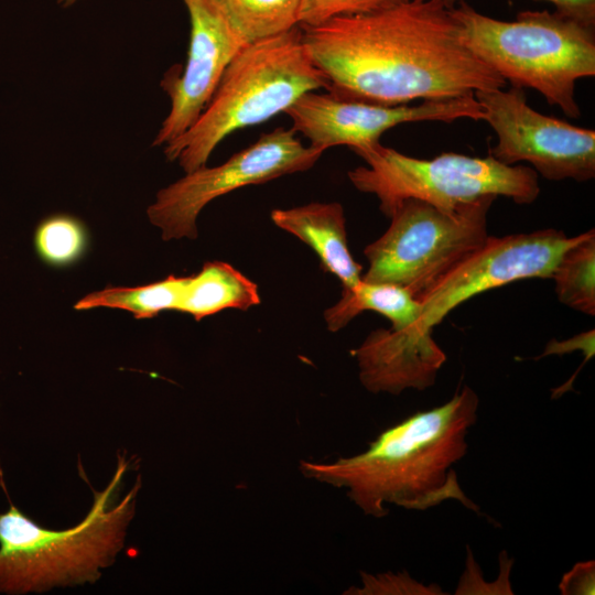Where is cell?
I'll use <instances>...</instances> for the list:
<instances>
[{"label":"cell","mask_w":595,"mask_h":595,"mask_svg":"<svg viewBox=\"0 0 595 595\" xmlns=\"http://www.w3.org/2000/svg\"><path fill=\"white\" fill-rule=\"evenodd\" d=\"M451 6L408 0L300 28L328 93L342 98L396 106L504 88L507 82L462 42Z\"/></svg>","instance_id":"obj_1"},{"label":"cell","mask_w":595,"mask_h":595,"mask_svg":"<svg viewBox=\"0 0 595 595\" xmlns=\"http://www.w3.org/2000/svg\"><path fill=\"white\" fill-rule=\"evenodd\" d=\"M479 399L468 386L446 403L416 412L382 431L366 451L334 462L301 461L311 479L345 488L365 515L385 517V504L426 510L458 500L478 512L452 468L467 453L466 436L477 421Z\"/></svg>","instance_id":"obj_2"},{"label":"cell","mask_w":595,"mask_h":595,"mask_svg":"<svg viewBox=\"0 0 595 595\" xmlns=\"http://www.w3.org/2000/svg\"><path fill=\"white\" fill-rule=\"evenodd\" d=\"M578 237L554 228L488 236L479 249L418 298L420 315L410 327L379 328L356 348L365 374L392 393L432 387L446 361L432 337L433 328L456 306L483 292L523 279H551L560 257Z\"/></svg>","instance_id":"obj_3"},{"label":"cell","mask_w":595,"mask_h":595,"mask_svg":"<svg viewBox=\"0 0 595 595\" xmlns=\"http://www.w3.org/2000/svg\"><path fill=\"white\" fill-rule=\"evenodd\" d=\"M128 467L129 462L118 456L108 486L95 491L83 521L66 530L42 528L10 504L9 510L0 513V592L25 594L95 583L122 549L136 512L140 477L115 504Z\"/></svg>","instance_id":"obj_4"},{"label":"cell","mask_w":595,"mask_h":595,"mask_svg":"<svg viewBox=\"0 0 595 595\" xmlns=\"http://www.w3.org/2000/svg\"><path fill=\"white\" fill-rule=\"evenodd\" d=\"M327 87L299 25L249 42L226 68L195 123L165 144L164 154L190 173L206 165L214 149L234 131L264 122L302 95Z\"/></svg>","instance_id":"obj_5"},{"label":"cell","mask_w":595,"mask_h":595,"mask_svg":"<svg viewBox=\"0 0 595 595\" xmlns=\"http://www.w3.org/2000/svg\"><path fill=\"white\" fill-rule=\"evenodd\" d=\"M462 42L513 86L529 87L578 118L577 80L595 75V34L558 11L526 10L505 21L476 11L459 0L451 6Z\"/></svg>","instance_id":"obj_6"},{"label":"cell","mask_w":595,"mask_h":595,"mask_svg":"<svg viewBox=\"0 0 595 595\" xmlns=\"http://www.w3.org/2000/svg\"><path fill=\"white\" fill-rule=\"evenodd\" d=\"M366 165L348 172L351 184L375 195L379 208L390 216L404 199L415 198L442 210L484 196H502L530 204L540 194L538 173L527 165H507L491 155L442 153L433 159L405 155L381 143L356 153Z\"/></svg>","instance_id":"obj_7"},{"label":"cell","mask_w":595,"mask_h":595,"mask_svg":"<svg viewBox=\"0 0 595 595\" xmlns=\"http://www.w3.org/2000/svg\"><path fill=\"white\" fill-rule=\"evenodd\" d=\"M496 198L484 196L453 212L415 198L402 201L386 232L365 248L369 268L361 280L397 284L420 298L484 245Z\"/></svg>","instance_id":"obj_8"},{"label":"cell","mask_w":595,"mask_h":595,"mask_svg":"<svg viewBox=\"0 0 595 595\" xmlns=\"http://www.w3.org/2000/svg\"><path fill=\"white\" fill-rule=\"evenodd\" d=\"M322 150L304 145L293 128L278 127L214 167L186 173L156 194L147 213L164 240L197 236L196 218L215 198L244 186L262 184L311 169Z\"/></svg>","instance_id":"obj_9"},{"label":"cell","mask_w":595,"mask_h":595,"mask_svg":"<svg viewBox=\"0 0 595 595\" xmlns=\"http://www.w3.org/2000/svg\"><path fill=\"white\" fill-rule=\"evenodd\" d=\"M504 88L474 94L483 109V120L497 136L489 155L507 165L528 162L550 181L593 180L595 130L534 110L521 87Z\"/></svg>","instance_id":"obj_10"},{"label":"cell","mask_w":595,"mask_h":595,"mask_svg":"<svg viewBox=\"0 0 595 595\" xmlns=\"http://www.w3.org/2000/svg\"><path fill=\"white\" fill-rule=\"evenodd\" d=\"M284 112L291 118L295 132L309 140V145L323 152L346 145L355 153L377 145L386 131L401 123H448L459 119L483 120L484 116L474 95L387 106L316 90L302 95Z\"/></svg>","instance_id":"obj_11"},{"label":"cell","mask_w":595,"mask_h":595,"mask_svg":"<svg viewBox=\"0 0 595 595\" xmlns=\"http://www.w3.org/2000/svg\"><path fill=\"white\" fill-rule=\"evenodd\" d=\"M191 24L187 58L181 74H165L161 86L171 102L153 145L186 132L213 97L226 68L249 43L221 0H183Z\"/></svg>","instance_id":"obj_12"},{"label":"cell","mask_w":595,"mask_h":595,"mask_svg":"<svg viewBox=\"0 0 595 595\" xmlns=\"http://www.w3.org/2000/svg\"><path fill=\"white\" fill-rule=\"evenodd\" d=\"M271 219L275 226L309 245L323 268L338 278L343 289H350L361 281L363 267L348 249L344 209L339 203L273 209Z\"/></svg>","instance_id":"obj_13"},{"label":"cell","mask_w":595,"mask_h":595,"mask_svg":"<svg viewBox=\"0 0 595 595\" xmlns=\"http://www.w3.org/2000/svg\"><path fill=\"white\" fill-rule=\"evenodd\" d=\"M259 303L255 282L229 263L213 261L206 262L198 273L185 277L176 311L199 321L225 309L246 311Z\"/></svg>","instance_id":"obj_14"},{"label":"cell","mask_w":595,"mask_h":595,"mask_svg":"<svg viewBox=\"0 0 595 595\" xmlns=\"http://www.w3.org/2000/svg\"><path fill=\"white\" fill-rule=\"evenodd\" d=\"M421 305L408 290L392 283L360 281L343 289L339 301L324 312L327 328L337 332L364 311H374L387 317L393 331L410 327L420 315Z\"/></svg>","instance_id":"obj_15"},{"label":"cell","mask_w":595,"mask_h":595,"mask_svg":"<svg viewBox=\"0 0 595 595\" xmlns=\"http://www.w3.org/2000/svg\"><path fill=\"white\" fill-rule=\"evenodd\" d=\"M551 279L559 301L589 316L595 315V230L578 239L560 257Z\"/></svg>","instance_id":"obj_16"},{"label":"cell","mask_w":595,"mask_h":595,"mask_svg":"<svg viewBox=\"0 0 595 595\" xmlns=\"http://www.w3.org/2000/svg\"><path fill=\"white\" fill-rule=\"evenodd\" d=\"M185 277L167 278L134 288H106L93 292L76 304V310L111 307L128 311L137 318H150L166 310H177Z\"/></svg>","instance_id":"obj_17"},{"label":"cell","mask_w":595,"mask_h":595,"mask_svg":"<svg viewBox=\"0 0 595 595\" xmlns=\"http://www.w3.org/2000/svg\"><path fill=\"white\" fill-rule=\"evenodd\" d=\"M249 42L298 25L301 0H221Z\"/></svg>","instance_id":"obj_18"},{"label":"cell","mask_w":595,"mask_h":595,"mask_svg":"<svg viewBox=\"0 0 595 595\" xmlns=\"http://www.w3.org/2000/svg\"><path fill=\"white\" fill-rule=\"evenodd\" d=\"M86 234L82 223L67 215L44 219L35 231V247L47 263L64 266L75 261L84 251Z\"/></svg>","instance_id":"obj_19"},{"label":"cell","mask_w":595,"mask_h":595,"mask_svg":"<svg viewBox=\"0 0 595 595\" xmlns=\"http://www.w3.org/2000/svg\"><path fill=\"white\" fill-rule=\"evenodd\" d=\"M408 0H301L298 25L314 26L344 15L387 9Z\"/></svg>","instance_id":"obj_20"},{"label":"cell","mask_w":595,"mask_h":595,"mask_svg":"<svg viewBox=\"0 0 595 595\" xmlns=\"http://www.w3.org/2000/svg\"><path fill=\"white\" fill-rule=\"evenodd\" d=\"M363 586L353 587L345 594H370V595H440L445 594L442 588L435 584H423L412 578L407 572L366 574L361 573Z\"/></svg>","instance_id":"obj_21"},{"label":"cell","mask_w":595,"mask_h":595,"mask_svg":"<svg viewBox=\"0 0 595 595\" xmlns=\"http://www.w3.org/2000/svg\"><path fill=\"white\" fill-rule=\"evenodd\" d=\"M559 589L562 595H593L595 593V562L576 563L563 574Z\"/></svg>","instance_id":"obj_22"},{"label":"cell","mask_w":595,"mask_h":595,"mask_svg":"<svg viewBox=\"0 0 595 595\" xmlns=\"http://www.w3.org/2000/svg\"><path fill=\"white\" fill-rule=\"evenodd\" d=\"M594 329H591L566 340H551L537 359L549 355H564L574 350H582L587 361L594 356Z\"/></svg>","instance_id":"obj_23"},{"label":"cell","mask_w":595,"mask_h":595,"mask_svg":"<svg viewBox=\"0 0 595 595\" xmlns=\"http://www.w3.org/2000/svg\"><path fill=\"white\" fill-rule=\"evenodd\" d=\"M453 4L458 0H441ZM554 6L555 11L569 15L588 26L595 25V0H543Z\"/></svg>","instance_id":"obj_24"},{"label":"cell","mask_w":595,"mask_h":595,"mask_svg":"<svg viewBox=\"0 0 595 595\" xmlns=\"http://www.w3.org/2000/svg\"><path fill=\"white\" fill-rule=\"evenodd\" d=\"M82 0H56L57 4H60L61 7H64V8H68L77 2H79Z\"/></svg>","instance_id":"obj_25"}]
</instances>
